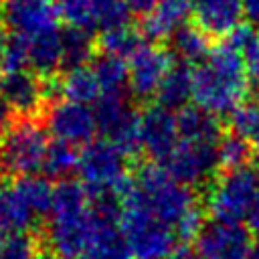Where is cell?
Masks as SVG:
<instances>
[{
  "mask_svg": "<svg viewBox=\"0 0 259 259\" xmlns=\"http://www.w3.org/2000/svg\"><path fill=\"white\" fill-rule=\"evenodd\" d=\"M249 71L241 55L225 40L210 47L202 63L192 69V101L212 115H229L249 93Z\"/></svg>",
  "mask_w": 259,
  "mask_h": 259,
  "instance_id": "1",
  "label": "cell"
},
{
  "mask_svg": "<svg viewBox=\"0 0 259 259\" xmlns=\"http://www.w3.org/2000/svg\"><path fill=\"white\" fill-rule=\"evenodd\" d=\"M121 200H132L144 206L150 214L172 229L188 210L198 204L194 190L174 180L160 164L144 166Z\"/></svg>",
  "mask_w": 259,
  "mask_h": 259,
  "instance_id": "2",
  "label": "cell"
},
{
  "mask_svg": "<svg viewBox=\"0 0 259 259\" xmlns=\"http://www.w3.org/2000/svg\"><path fill=\"white\" fill-rule=\"evenodd\" d=\"M49 148L47 127L36 117H16L0 138V172L12 178L42 170Z\"/></svg>",
  "mask_w": 259,
  "mask_h": 259,
  "instance_id": "3",
  "label": "cell"
},
{
  "mask_svg": "<svg viewBox=\"0 0 259 259\" xmlns=\"http://www.w3.org/2000/svg\"><path fill=\"white\" fill-rule=\"evenodd\" d=\"M121 206L119 231L130 259H170L178 249L174 229L132 200H121Z\"/></svg>",
  "mask_w": 259,
  "mask_h": 259,
  "instance_id": "4",
  "label": "cell"
},
{
  "mask_svg": "<svg viewBox=\"0 0 259 259\" xmlns=\"http://www.w3.org/2000/svg\"><path fill=\"white\" fill-rule=\"evenodd\" d=\"M125 160L111 142L93 140L79 152L77 172L89 192L109 190L123 198L134 182L125 172Z\"/></svg>",
  "mask_w": 259,
  "mask_h": 259,
  "instance_id": "5",
  "label": "cell"
},
{
  "mask_svg": "<svg viewBox=\"0 0 259 259\" xmlns=\"http://www.w3.org/2000/svg\"><path fill=\"white\" fill-rule=\"evenodd\" d=\"M259 188V170L253 166L225 172L206 196V208L214 221L243 223L247 221Z\"/></svg>",
  "mask_w": 259,
  "mask_h": 259,
  "instance_id": "6",
  "label": "cell"
},
{
  "mask_svg": "<svg viewBox=\"0 0 259 259\" xmlns=\"http://www.w3.org/2000/svg\"><path fill=\"white\" fill-rule=\"evenodd\" d=\"M97 132L105 136L125 158H134L142 152L140 142V115L134 111L125 93L99 95L93 105Z\"/></svg>",
  "mask_w": 259,
  "mask_h": 259,
  "instance_id": "7",
  "label": "cell"
},
{
  "mask_svg": "<svg viewBox=\"0 0 259 259\" xmlns=\"http://www.w3.org/2000/svg\"><path fill=\"white\" fill-rule=\"evenodd\" d=\"M101 227L105 225L91 214L89 206L75 212H55L49 214L47 243L61 259H81L95 241Z\"/></svg>",
  "mask_w": 259,
  "mask_h": 259,
  "instance_id": "8",
  "label": "cell"
},
{
  "mask_svg": "<svg viewBox=\"0 0 259 259\" xmlns=\"http://www.w3.org/2000/svg\"><path fill=\"white\" fill-rule=\"evenodd\" d=\"M59 18L69 28L85 32H105L117 26L132 24V10L123 0H57Z\"/></svg>",
  "mask_w": 259,
  "mask_h": 259,
  "instance_id": "9",
  "label": "cell"
},
{
  "mask_svg": "<svg viewBox=\"0 0 259 259\" xmlns=\"http://www.w3.org/2000/svg\"><path fill=\"white\" fill-rule=\"evenodd\" d=\"M164 170L180 184L192 188L208 184L219 170L217 144L180 142L164 162Z\"/></svg>",
  "mask_w": 259,
  "mask_h": 259,
  "instance_id": "10",
  "label": "cell"
},
{
  "mask_svg": "<svg viewBox=\"0 0 259 259\" xmlns=\"http://www.w3.org/2000/svg\"><path fill=\"white\" fill-rule=\"evenodd\" d=\"M174 65L170 51L154 42H142L127 59V89L138 99L156 97L158 87Z\"/></svg>",
  "mask_w": 259,
  "mask_h": 259,
  "instance_id": "11",
  "label": "cell"
},
{
  "mask_svg": "<svg viewBox=\"0 0 259 259\" xmlns=\"http://www.w3.org/2000/svg\"><path fill=\"white\" fill-rule=\"evenodd\" d=\"M253 237L243 223H204L194 239V253L200 259H249Z\"/></svg>",
  "mask_w": 259,
  "mask_h": 259,
  "instance_id": "12",
  "label": "cell"
},
{
  "mask_svg": "<svg viewBox=\"0 0 259 259\" xmlns=\"http://www.w3.org/2000/svg\"><path fill=\"white\" fill-rule=\"evenodd\" d=\"M59 10L53 0H0V22L10 34L30 38L59 28Z\"/></svg>",
  "mask_w": 259,
  "mask_h": 259,
  "instance_id": "13",
  "label": "cell"
},
{
  "mask_svg": "<svg viewBox=\"0 0 259 259\" xmlns=\"http://www.w3.org/2000/svg\"><path fill=\"white\" fill-rule=\"evenodd\" d=\"M55 140L67 142L71 146H87L93 142L97 123L93 109L89 105L71 103V101H57L47 109V125H45Z\"/></svg>",
  "mask_w": 259,
  "mask_h": 259,
  "instance_id": "14",
  "label": "cell"
},
{
  "mask_svg": "<svg viewBox=\"0 0 259 259\" xmlns=\"http://www.w3.org/2000/svg\"><path fill=\"white\" fill-rule=\"evenodd\" d=\"M0 99L16 117H34L47 103L45 81L32 71L8 73L0 83Z\"/></svg>",
  "mask_w": 259,
  "mask_h": 259,
  "instance_id": "15",
  "label": "cell"
},
{
  "mask_svg": "<svg viewBox=\"0 0 259 259\" xmlns=\"http://www.w3.org/2000/svg\"><path fill=\"white\" fill-rule=\"evenodd\" d=\"M140 142L142 152H146L152 160L164 164L178 144L176 115L160 105L146 107L140 115Z\"/></svg>",
  "mask_w": 259,
  "mask_h": 259,
  "instance_id": "16",
  "label": "cell"
},
{
  "mask_svg": "<svg viewBox=\"0 0 259 259\" xmlns=\"http://www.w3.org/2000/svg\"><path fill=\"white\" fill-rule=\"evenodd\" d=\"M192 12L190 0H158L142 18L140 32L146 40L158 45L170 40V36L186 24Z\"/></svg>",
  "mask_w": 259,
  "mask_h": 259,
  "instance_id": "17",
  "label": "cell"
},
{
  "mask_svg": "<svg viewBox=\"0 0 259 259\" xmlns=\"http://www.w3.org/2000/svg\"><path fill=\"white\" fill-rule=\"evenodd\" d=\"M194 24L210 36H229L243 18V0H194Z\"/></svg>",
  "mask_w": 259,
  "mask_h": 259,
  "instance_id": "18",
  "label": "cell"
},
{
  "mask_svg": "<svg viewBox=\"0 0 259 259\" xmlns=\"http://www.w3.org/2000/svg\"><path fill=\"white\" fill-rule=\"evenodd\" d=\"M40 217L32 210L16 180L0 182V233L2 235H28Z\"/></svg>",
  "mask_w": 259,
  "mask_h": 259,
  "instance_id": "19",
  "label": "cell"
},
{
  "mask_svg": "<svg viewBox=\"0 0 259 259\" xmlns=\"http://www.w3.org/2000/svg\"><path fill=\"white\" fill-rule=\"evenodd\" d=\"M45 89H47V99L55 97V91H57V95L63 101L81 103V105L95 103L99 99V93H101L91 67L69 69L59 79H53L51 77L45 83Z\"/></svg>",
  "mask_w": 259,
  "mask_h": 259,
  "instance_id": "20",
  "label": "cell"
},
{
  "mask_svg": "<svg viewBox=\"0 0 259 259\" xmlns=\"http://www.w3.org/2000/svg\"><path fill=\"white\" fill-rule=\"evenodd\" d=\"M61 28H51L26 38L28 45V69L38 77L51 79L61 69Z\"/></svg>",
  "mask_w": 259,
  "mask_h": 259,
  "instance_id": "21",
  "label": "cell"
},
{
  "mask_svg": "<svg viewBox=\"0 0 259 259\" xmlns=\"http://www.w3.org/2000/svg\"><path fill=\"white\" fill-rule=\"evenodd\" d=\"M176 132L180 142H198V144H219L221 123L219 117L200 109L184 107L176 115Z\"/></svg>",
  "mask_w": 259,
  "mask_h": 259,
  "instance_id": "22",
  "label": "cell"
},
{
  "mask_svg": "<svg viewBox=\"0 0 259 259\" xmlns=\"http://www.w3.org/2000/svg\"><path fill=\"white\" fill-rule=\"evenodd\" d=\"M156 99L158 105L168 111L188 107L186 103L192 99V69L184 63H174L158 87Z\"/></svg>",
  "mask_w": 259,
  "mask_h": 259,
  "instance_id": "23",
  "label": "cell"
},
{
  "mask_svg": "<svg viewBox=\"0 0 259 259\" xmlns=\"http://www.w3.org/2000/svg\"><path fill=\"white\" fill-rule=\"evenodd\" d=\"M170 53L184 65H198L210 53V38L194 22H186L170 36Z\"/></svg>",
  "mask_w": 259,
  "mask_h": 259,
  "instance_id": "24",
  "label": "cell"
},
{
  "mask_svg": "<svg viewBox=\"0 0 259 259\" xmlns=\"http://www.w3.org/2000/svg\"><path fill=\"white\" fill-rule=\"evenodd\" d=\"M95 49L97 45L91 32L67 26V30L61 32V69L87 67V63L93 61Z\"/></svg>",
  "mask_w": 259,
  "mask_h": 259,
  "instance_id": "25",
  "label": "cell"
},
{
  "mask_svg": "<svg viewBox=\"0 0 259 259\" xmlns=\"http://www.w3.org/2000/svg\"><path fill=\"white\" fill-rule=\"evenodd\" d=\"M91 71L99 85L101 95H121L127 87V61L101 53L93 57Z\"/></svg>",
  "mask_w": 259,
  "mask_h": 259,
  "instance_id": "26",
  "label": "cell"
},
{
  "mask_svg": "<svg viewBox=\"0 0 259 259\" xmlns=\"http://www.w3.org/2000/svg\"><path fill=\"white\" fill-rule=\"evenodd\" d=\"M253 156V148L249 140L229 132L227 136H221L217 144V158H219V168L223 172H233L247 168Z\"/></svg>",
  "mask_w": 259,
  "mask_h": 259,
  "instance_id": "27",
  "label": "cell"
},
{
  "mask_svg": "<svg viewBox=\"0 0 259 259\" xmlns=\"http://www.w3.org/2000/svg\"><path fill=\"white\" fill-rule=\"evenodd\" d=\"M142 38L144 36L138 28H134L132 24H125V26H117V28L101 32L99 40H97V47L105 55H113V57H119V59H130L136 53V49L144 42Z\"/></svg>",
  "mask_w": 259,
  "mask_h": 259,
  "instance_id": "28",
  "label": "cell"
},
{
  "mask_svg": "<svg viewBox=\"0 0 259 259\" xmlns=\"http://www.w3.org/2000/svg\"><path fill=\"white\" fill-rule=\"evenodd\" d=\"M77 164H79V154L75 152V146L61 140L49 142L42 162V170L49 178L67 180V176L77 170Z\"/></svg>",
  "mask_w": 259,
  "mask_h": 259,
  "instance_id": "29",
  "label": "cell"
},
{
  "mask_svg": "<svg viewBox=\"0 0 259 259\" xmlns=\"http://www.w3.org/2000/svg\"><path fill=\"white\" fill-rule=\"evenodd\" d=\"M81 259H130L121 231L113 225L101 227L95 241Z\"/></svg>",
  "mask_w": 259,
  "mask_h": 259,
  "instance_id": "30",
  "label": "cell"
},
{
  "mask_svg": "<svg viewBox=\"0 0 259 259\" xmlns=\"http://www.w3.org/2000/svg\"><path fill=\"white\" fill-rule=\"evenodd\" d=\"M229 125L231 132L249 140L259 130V101L257 99H245L239 107H235L229 113Z\"/></svg>",
  "mask_w": 259,
  "mask_h": 259,
  "instance_id": "31",
  "label": "cell"
},
{
  "mask_svg": "<svg viewBox=\"0 0 259 259\" xmlns=\"http://www.w3.org/2000/svg\"><path fill=\"white\" fill-rule=\"evenodd\" d=\"M0 69L4 71V75L28 69L26 38H22L18 34H10V32L6 34V42H4V49H2V57H0Z\"/></svg>",
  "mask_w": 259,
  "mask_h": 259,
  "instance_id": "32",
  "label": "cell"
},
{
  "mask_svg": "<svg viewBox=\"0 0 259 259\" xmlns=\"http://www.w3.org/2000/svg\"><path fill=\"white\" fill-rule=\"evenodd\" d=\"M0 259H38V245L30 235H6L0 239Z\"/></svg>",
  "mask_w": 259,
  "mask_h": 259,
  "instance_id": "33",
  "label": "cell"
},
{
  "mask_svg": "<svg viewBox=\"0 0 259 259\" xmlns=\"http://www.w3.org/2000/svg\"><path fill=\"white\" fill-rule=\"evenodd\" d=\"M202 227H204V212H202L200 204H196L192 210H188L178 221V225L174 227V235H176L178 243H190L198 237Z\"/></svg>",
  "mask_w": 259,
  "mask_h": 259,
  "instance_id": "34",
  "label": "cell"
},
{
  "mask_svg": "<svg viewBox=\"0 0 259 259\" xmlns=\"http://www.w3.org/2000/svg\"><path fill=\"white\" fill-rule=\"evenodd\" d=\"M243 14L251 24H259V0H243Z\"/></svg>",
  "mask_w": 259,
  "mask_h": 259,
  "instance_id": "35",
  "label": "cell"
},
{
  "mask_svg": "<svg viewBox=\"0 0 259 259\" xmlns=\"http://www.w3.org/2000/svg\"><path fill=\"white\" fill-rule=\"evenodd\" d=\"M125 6L132 10V12H138V14H146L158 0H123Z\"/></svg>",
  "mask_w": 259,
  "mask_h": 259,
  "instance_id": "36",
  "label": "cell"
},
{
  "mask_svg": "<svg viewBox=\"0 0 259 259\" xmlns=\"http://www.w3.org/2000/svg\"><path fill=\"white\" fill-rule=\"evenodd\" d=\"M12 123V111L6 107V103L0 99V138L2 134L8 130V125Z\"/></svg>",
  "mask_w": 259,
  "mask_h": 259,
  "instance_id": "37",
  "label": "cell"
},
{
  "mask_svg": "<svg viewBox=\"0 0 259 259\" xmlns=\"http://www.w3.org/2000/svg\"><path fill=\"white\" fill-rule=\"evenodd\" d=\"M247 223L251 229L259 231V188H257V194H255V200H253V206H251V212L247 217Z\"/></svg>",
  "mask_w": 259,
  "mask_h": 259,
  "instance_id": "38",
  "label": "cell"
},
{
  "mask_svg": "<svg viewBox=\"0 0 259 259\" xmlns=\"http://www.w3.org/2000/svg\"><path fill=\"white\" fill-rule=\"evenodd\" d=\"M249 259H259V237L253 239V245H251V251H249Z\"/></svg>",
  "mask_w": 259,
  "mask_h": 259,
  "instance_id": "39",
  "label": "cell"
},
{
  "mask_svg": "<svg viewBox=\"0 0 259 259\" xmlns=\"http://www.w3.org/2000/svg\"><path fill=\"white\" fill-rule=\"evenodd\" d=\"M251 148H253V152L259 156V130H257V134L251 138Z\"/></svg>",
  "mask_w": 259,
  "mask_h": 259,
  "instance_id": "40",
  "label": "cell"
},
{
  "mask_svg": "<svg viewBox=\"0 0 259 259\" xmlns=\"http://www.w3.org/2000/svg\"><path fill=\"white\" fill-rule=\"evenodd\" d=\"M6 30L4 28H0V57H2V49H4V42H6Z\"/></svg>",
  "mask_w": 259,
  "mask_h": 259,
  "instance_id": "41",
  "label": "cell"
},
{
  "mask_svg": "<svg viewBox=\"0 0 259 259\" xmlns=\"http://www.w3.org/2000/svg\"><path fill=\"white\" fill-rule=\"evenodd\" d=\"M251 79H253V81H255V85L259 87V69H257V71H255V73L251 75Z\"/></svg>",
  "mask_w": 259,
  "mask_h": 259,
  "instance_id": "42",
  "label": "cell"
},
{
  "mask_svg": "<svg viewBox=\"0 0 259 259\" xmlns=\"http://www.w3.org/2000/svg\"><path fill=\"white\" fill-rule=\"evenodd\" d=\"M47 259H61V257H47Z\"/></svg>",
  "mask_w": 259,
  "mask_h": 259,
  "instance_id": "43",
  "label": "cell"
},
{
  "mask_svg": "<svg viewBox=\"0 0 259 259\" xmlns=\"http://www.w3.org/2000/svg\"><path fill=\"white\" fill-rule=\"evenodd\" d=\"M0 83H2V77H0Z\"/></svg>",
  "mask_w": 259,
  "mask_h": 259,
  "instance_id": "44",
  "label": "cell"
}]
</instances>
